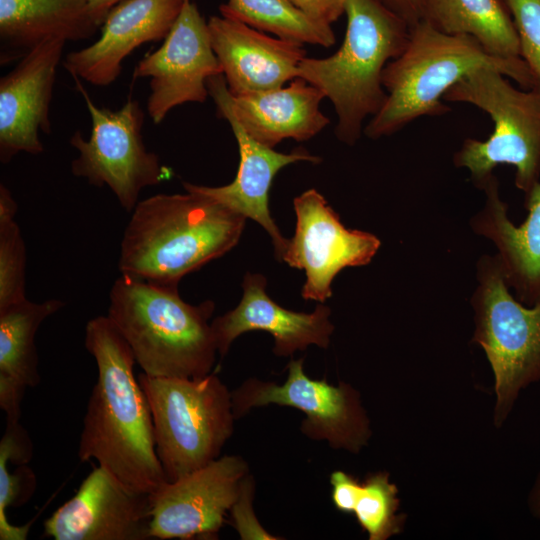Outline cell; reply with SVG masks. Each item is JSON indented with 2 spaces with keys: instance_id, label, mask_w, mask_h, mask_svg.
<instances>
[{
  "instance_id": "22",
  "label": "cell",
  "mask_w": 540,
  "mask_h": 540,
  "mask_svg": "<svg viewBox=\"0 0 540 540\" xmlns=\"http://www.w3.org/2000/svg\"><path fill=\"white\" fill-rule=\"evenodd\" d=\"M98 28L88 0H0V63L18 61L48 39H89Z\"/></svg>"
},
{
  "instance_id": "17",
  "label": "cell",
  "mask_w": 540,
  "mask_h": 540,
  "mask_svg": "<svg viewBox=\"0 0 540 540\" xmlns=\"http://www.w3.org/2000/svg\"><path fill=\"white\" fill-rule=\"evenodd\" d=\"M185 0H123L101 24L100 37L91 45L71 51L63 61L73 76L94 86L117 80L123 61L138 47L164 40Z\"/></svg>"
},
{
  "instance_id": "4",
  "label": "cell",
  "mask_w": 540,
  "mask_h": 540,
  "mask_svg": "<svg viewBox=\"0 0 540 540\" xmlns=\"http://www.w3.org/2000/svg\"><path fill=\"white\" fill-rule=\"evenodd\" d=\"M214 308L210 300L187 303L177 287L121 274L110 290L107 316L144 373L197 378L212 373L218 354L210 321Z\"/></svg>"
},
{
  "instance_id": "6",
  "label": "cell",
  "mask_w": 540,
  "mask_h": 540,
  "mask_svg": "<svg viewBox=\"0 0 540 540\" xmlns=\"http://www.w3.org/2000/svg\"><path fill=\"white\" fill-rule=\"evenodd\" d=\"M166 480L175 481L220 457L234 431L232 392L215 374L197 378L138 376Z\"/></svg>"
},
{
  "instance_id": "2",
  "label": "cell",
  "mask_w": 540,
  "mask_h": 540,
  "mask_svg": "<svg viewBox=\"0 0 540 540\" xmlns=\"http://www.w3.org/2000/svg\"><path fill=\"white\" fill-rule=\"evenodd\" d=\"M185 194H156L137 203L121 240V274L177 287L237 245L246 218L183 182Z\"/></svg>"
},
{
  "instance_id": "13",
  "label": "cell",
  "mask_w": 540,
  "mask_h": 540,
  "mask_svg": "<svg viewBox=\"0 0 540 540\" xmlns=\"http://www.w3.org/2000/svg\"><path fill=\"white\" fill-rule=\"evenodd\" d=\"M249 474L238 455H224L152 494V539H213L225 522Z\"/></svg>"
},
{
  "instance_id": "9",
  "label": "cell",
  "mask_w": 540,
  "mask_h": 540,
  "mask_svg": "<svg viewBox=\"0 0 540 540\" xmlns=\"http://www.w3.org/2000/svg\"><path fill=\"white\" fill-rule=\"evenodd\" d=\"M91 119V133L84 139L79 130L69 143L78 151L71 163L74 176L96 187L107 186L121 207L132 212L141 191L172 176L157 154L147 150L142 128L144 111L135 99L116 110L97 106L80 79L74 78Z\"/></svg>"
},
{
  "instance_id": "31",
  "label": "cell",
  "mask_w": 540,
  "mask_h": 540,
  "mask_svg": "<svg viewBox=\"0 0 540 540\" xmlns=\"http://www.w3.org/2000/svg\"><path fill=\"white\" fill-rule=\"evenodd\" d=\"M331 499L334 507L342 513L353 514L360 495L362 482L342 470L330 474Z\"/></svg>"
},
{
  "instance_id": "12",
  "label": "cell",
  "mask_w": 540,
  "mask_h": 540,
  "mask_svg": "<svg viewBox=\"0 0 540 540\" xmlns=\"http://www.w3.org/2000/svg\"><path fill=\"white\" fill-rule=\"evenodd\" d=\"M220 74L208 21L193 1L185 0L162 45L138 62L133 75L150 78L146 109L153 123L160 124L179 105L204 103L208 79Z\"/></svg>"
},
{
  "instance_id": "1",
  "label": "cell",
  "mask_w": 540,
  "mask_h": 540,
  "mask_svg": "<svg viewBox=\"0 0 540 540\" xmlns=\"http://www.w3.org/2000/svg\"><path fill=\"white\" fill-rule=\"evenodd\" d=\"M84 345L97 365L78 457L98 464L133 489L153 494L167 480L158 459L146 395L132 350L108 316L85 327Z\"/></svg>"
},
{
  "instance_id": "11",
  "label": "cell",
  "mask_w": 540,
  "mask_h": 540,
  "mask_svg": "<svg viewBox=\"0 0 540 540\" xmlns=\"http://www.w3.org/2000/svg\"><path fill=\"white\" fill-rule=\"evenodd\" d=\"M293 207L296 229L281 261L305 271L302 298L323 303L332 295L335 276L346 267L370 263L381 242L369 232L346 228L315 189L297 196Z\"/></svg>"
},
{
  "instance_id": "29",
  "label": "cell",
  "mask_w": 540,
  "mask_h": 540,
  "mask_svg": "<svg viewBox=\"0 0 540 540\" xmlns=\"http://www.w3.org/2000/svg\"><path fill=\"white\" fill-rule=\"evenodd\" d=\"M516 27L519 55L540 93V0H503Z\"/></svg>"
},
{
  "instance_id": "20",
  "label": "cell",
  "mask_w": 540,
  "mask_h": 540,
  "mask_svg": "<svg viewBox=\"0 0 540 540\" xmlns=\"http://www.w3.org/2000/svg\"><path fill=\"white\" fill-rule=\"evenodd\" d=\"M480 189L485 202L470 221L472 230L495 245L505 280L516 299L527 306L540 303V181L525 194L528 215L519 226L508 217V205L500 198L494 174Z\"/></svg>"
},
{
  "instance_id": "16",
  "label": "cell",
  "mask_w": 540,
  "mask_h": 540,
  "mask_svg": "<svg viewBox=\"0 0 540 540\" xmlns=\"http://www.w3.org/2000/svg\"><path fill=\"white\" fill-rule=\"evenodd\" d=\"M209 96L216 108L229 111L257 142L274 148L285 139L307 141L330 122L321 111L323 93L302 78L288 85L233 96L222 74L208 79Z\"/></svg>"
},
{
  "instance_id": "25",
  "label": "cell",
  "mask_w": 540,
  "mask_h": 540,
  "mask_svg": "<svg viewBox=\"0 0 540 540\" xmlns=\"http://www.w3.org/2000/svg\"><path fill=\"white\" fill-rule=\"evenodd\" d=\"M219 11L223 17L302 45L329 48L336 43L331 25L310 17L290 0H227Z\"/></svg>"
},
{
  "instance_id": "33",
  "label": "cell",
  "mask_w": 540,
  "mask_h": 540,
  "mask_svg": "<svg viewBox=\"0 0 540 540\" xmlns=\"http://www.w3.org/2000/svg\"><path fill=\"white\" fill-rule=\"evenodd\" d=\"M380 1L404 21H406L410 27L422 20L424 0Z\"/></svg>"
},
{
  "instance_id": "24",
  "label": "cell",
  "mask_w": 540,
  "mask_h": 540,
  "mask_svg": "<svg viewBox=\"0 0 540 540\" xmlns=\"http://www.w3.org/2000/svg\"><path fill=\"white\" fill-rule=\"evenodd\" d=\"M422 20L446 34L475 38L493 56L520 58L516 27L503 0H424Z\"/></svg>"
},
{
  "instance_id": "7",
  "label": "cell",
  "mask_w": 540,
  "mask_h": 540,
  "mask_svg": "<svg viewBox=\"0 0 540 540\" xmlns=\"http://www.w3.org/2000/svg\"><path fill=\"white\" fill-rule=\"evenodd\" d=\"M444 100L473 105L493 122L487 139H465L453 157L479 189L502 164L515 167V185L524 194L540 181V93L518 89L501 72L481 68L454 85Z\"/></svg>"
},
{
  "instance_id": "26",
  "label": "cell",
  "mask_w": 540,
  "mask_h": 540,
  "mask_svg": "<svg viewBox=\"0 0 540 540\" xmlns=\"http://www.w3.org/2000/svg\"><path fill=\"white\" fill-rule=\"evenodd\" d=\"M353 514L369 540H387L402 533L407 515L400 512L399 490L387 471L369 473L362 481Z\"/></svg>"
},
{
  "instance_id": "14",
  "label": "cell",
  "mask_w": 540,
  "mask_h": 540,
  "mask_svg": "<svg viewBox=\"0 0 540 540\" xmlns=\"http://www.w3.org/2000/svg\"><path fill=\"white\" fill-rule=\"evenodd\" d=\"M152 494L126 485L98 465L72 498L43 523L54 540H148Z\"/></svg>"
},
{
  "instance_id": "18",
  "label": "cell",
  "mask_w": 540,
  "mask_h": 540,
  "mask_svg": "<svg viewBox=\"0 0 540 540\" xmlns=\"http://www.w3.org/2000/svg\"><path fill=\"white\" fill-rule=\"evenodd\" d=\"M266 284L263 275L247 272L239 304L212 320L218 354L224 357L237 337L255 330L273 336V352L277 356H291L310 345L326 349L334 331L330 308L319 304L310 313L283 308L267 295Z\"/></svg>"
},
{
  "instance_id": "23",
  "label": "cell",
  "mask_w": 540,
  "mask_h": 540,
  "mask_svg": "<svg viewBox=\"0 0 540 540\" xmlns=\"http://www.w3.org/2000/svg\"><path fill=\"white\" fill-rule=\"evenodd\" d=\"M64 306L58 299H28L0 309V407L6 422H19L27 388L40 382L36 332L42 322Z\"/></svg>"
},
{
  "instance_id": "5",
  "label": "cell",
  "mask_w": 540,
  "mask_h": 540,
  "mask_svg": "<svg viewBox=\"0 0 540 540\" xmlns=\"http://www.w3.org/2000/svg\"><path fill=\"white\" fill-rule=\"evenodd\" d=\"M346 30L339 49L325 58L305 57L297 77L318 88L337 115L335 134L354 145L365 120L383 106L386 65L404 49L410 26L380 0H345Z\"/></svg>"
},
{
  "instance_id": "28",
  "label": "cell",
  "mask_w": 540,
  "mask_h": 540,
  "mask_svg": "<svg viewBox=\"0 0 540 540\" xmlns=\"http://www.w3.org/2000/svg\"><path fill=\"white\" fill-rule=\"evenodd\" d=\"M8 458L0 453V540H25L30 524L16 526L9 522L7 509L24 505L36 490L37 479L28 464L18 465L11 472Z\"/></svg>"
},
{
  "instance_id": "10",
  "label": "cell",
  "mask_w": 540,
  "mask_h": 540,
  "mask_svg": "<svg viewBox=\"0 0 540 540\" xmlns=\"http://www.w3.org/2000/svg\"><path fill=\"white\" fill-rule=\"evenodd\" d=\"M303 358L287 365L282 384L248 378L232 391L236 419L252 409L269 404L302 411L300 431L315 441H326L332 449L358 454L372 436L370 419L362 405L360 393L349 383L332 385L326 378L316 380L304 371Z\"/></svg>"
},
{
  "instance_id": "32",
  "label": "cell",
  "mask_w": 540,
  "mask_h": 540,
  "mask_svg": "<svg viewBox=\"0 0 540 540\" xmlns=\"http://www.w3.org/2000/svg\"><path fill=\"white\" fill-rule=\"evenodd\" d=\"M310 17L332 25L344 14L345 0H290Z\"/></svg>"
},
{
  "instance_id": "27",
  "label": "cell",
  "mask_w": 540,
  "mask_h": 540,
  "mask_svg": "<svg viewBox=\"0 0 540 540\" xmlns=\"http://www.w3.org/2000/svg\"><path fill=\"white\" fill-rule=\"evenodd\" d=\"M17 203L10 190L0 185V309L23 301L26 249L16 222Z\"/></svg>"
},
{
  "instance_id": "8",
  "label": "cell",
  "mask_w": 540,
  "mask_h": 540,
  "mask_svg": "<svg viewBox=\"0 0 540 540\" xmlns=\"http://www.w3.org/2000/svg\"><path fill=\"white\" fill-rule=\"evenodd\" d=\"M476 280L471 341L483 349L492 369L493 424L500 428L521 392L540 382V303L527 306L516 299L496 254L480 257Z\"/></svg>"
},
{
  "instance_id": "19",
  "label": "cell",
  "mask_w": 540,
  "mask_h": 540,
  "mask_svg": "<svg viewBox=\"0 0 540 540\" xmlns=\"http://www.w3.org/2000/svg\"><path fill=\"white\" fill-rule=\"evenodd\" d=\"M211 45L233 96L275 89L297 78L302 44L223 16L208 20Z\"/></svg>"
},
{
  "instance_id": "21",
  "label": "cell",
  "mask_w": 540,
  "mask_h": 540,
  "mask_svg": "<svg viewBox=\"0 0 540 540\" xmlns=\"http://www.w3.org/2000/svg\"><path fill=\"white\" fill-rule=\"evenodd\" d=\"M216 110L217 115L229 123L238 144L236 176L231 183L219 187L188 184L233 212L261 225L272 240L276 258L281 261L288 239L282 236L269 210L273 179L289 164L299 161L319 163L321 159L301 148L290 153L277 152L253 139L229 111L223 108Z\"/></svg>"
},
{
  "instance_id": "15",
  "label": "cell",
  "mask_w": 540,
  "mask_h": 540,
  "mask_svg": "<svg viewBox=\"0 0 540 540\" xmlns=\"http://www.w3.org/2000/svg\"><path fill=\"white\" fill-rule=\"evenodd\" d=\"M66 41L53 38L35 46L0 79V161L18 153L44 151L39 133H51L50 105Z\"/></svg>"
},
{
  "instance_id": "30",
  "label": "cell",
  "mask_w": 540,
  "mask_h": 540,
  "mask_svg": "<svg viewBox=\"0 0 540 540\" xmlns=\"http://www.w3.org/2000/svg\"><path fill=\"white\" fill-rule=\"evenodd\" d=\"M254 490V479L248 474L243 479L238 498L230 510L232 525L242 540L282 539L265 530L256 518L253 509Z\"/></svg>"
},
{
  "instance_id": "3",
  "label": "cell",
  "mask_w": 540,
  "mask_h": 540,
  "mask_svg": "<svg viewBox=\"0 0 540 540\" xmlns=\"http://www.w3.org/2000/svg\"><path fill=\"white\" fill-rule=\"evenodd\" d=\"M481 68L501 72L522 89L533 87L530 71L521 58L493 56L471 36L446 34L420 20L410 27L403 51L384 68L382 84L387 98L363 133L376 140L395 134L421 117L448 113L449 106L443 102L446 93Z\"/></svg>"
},
{
  "instance_id": "35",
  "label": "cell",
  "mask_w": 540,
  "mask_h": 540,
  "mask_svg": "<svg viewBox=\"0 0 540 540\" xmlns=\"http://www.w3.org/2000/svg\"><path fill=\"white\" fill-rule=\"evenodd\" d=\"M527 507L529 513L540 520V469L527 494Z\"/></svg>"
},
{
  "instance_id": "34",
  "label": "cell",
  "mask_w": 540,
  "mask_h": 540,
  "mask_svg": "<svg viewBox=\"0 0 540 540\" xmlns=\"http://www.w3.org/2000/svg\"><path fill=\"white\" fill-rule=\"evenodd\" d=\"M123 0H88L94 22L100 27L109 11Z\"/></svg>"
}]
</instances>
